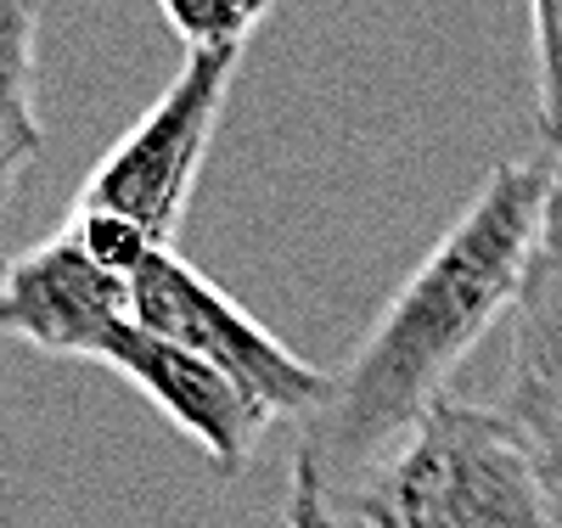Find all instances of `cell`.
Masks as SVG:
<instances>
[{
    "mask_svg": "<svg viewBox=\"0 0 562 528\" xmlns=\"http://www.w3.org/2000/svg\"><path fill=\"white\" fill-rule=\"evenodd\" d=\"M535 40V124L546 153H562V0H529Z\"/></svg>",
    "mask_w": 562,
    "mask_h": 528,
    "instance_id": "obj_11",
    "label": "cell"
},
{
    "mask_svg": "<svg viewBox=\"0 0 562 528\" xmlns=\"http://www.w3.org/2000/svg\"><path fill=\"white\" fill-rule=\"evenodd\" d=\"M130 321V281L90 265L63 231L0 259V338L63 360H102Z\"/></svg>",
    "mask_w": 562,
    "mask_h": 528,
    "instance_id": "obj_5",
    "label": "cell"
},
{
    "mask_svg": "<svg viewBox=\"0 0 562 528\" xmlns=\"http://www.w3.org/2000/svg\"><path fill=\"white\" fill-rule=\"evenodd\" d=\"M338 528H355V523H338Z\"/></svg>",
    "mask_w": 562,
    "mask_h": 528,
    "instance_id": "obj_13",
    "label": "cell"
},
{
    "mask_svg": "<svg viewBox=\"0 0 562 528\" xmlns=\"http://www.w3.org/2000/svg\"><path fill=\"white\" fill-rule=\"evenodd\" d=\"M355 528H562L529 427L473 400H439L355 490Z\"/></svg>",
    "mask_w": 562,
    "mask_h": 528,
    "instance_id": "obj_2",
    "label": "cell"
},
{
    "mask_svg": "<svg viewBox=\"0 0 562 528\" xmlns=\"http://www.w3.org/2000/svg\"><path fill=\"white\" fill-rule=\"evenodd\" d=\"M102 366L119 371L124 382H135V389L209 456V467L220 478H237L248 467L259 434L270 427L214 366H203L198 355H186V349L153 338L140 321H130L119 338L108 344Z\"/></svg>",
    "mask_w": 562,
    "mask_h": 528,
    "instance_id": "obj_6",
    "label": "cell"
},
{
    "mask_svg": "<svg viewBox=\"0 0 562 528\" xmlns=\"http://www.w3.org/2000/svg\"><path fill=\"white\" fill-rule=\"evenodd\" d=\"M130 310L153 338L214 366L265 422H304L333 400V371L293 355L265 321H254L175 248H158L140 265V276L130 281Z\"/></svg>",
    "mask_w": 562,
    "mask_h": 528,
    "instance_id": "obj_3",
    "label": "cell"
},
{
    "mask_svg": "<svg viewBox=\"0 0 562 528\" xmlns=\"http://www.w3.org/2000/svg\"><path fill=\"white\" fill-rule=\"evenodd\" d=\"M57 231L68 236V243H74L90 265H102L108 276H124V281H135L140 265L158 254V243H153V236L140 231L135 220L108 214V209H85V203H74L68 220H63Z\"/></svg>",
    "mask_w": 562,
    "mask_h": 528,
    "instance_id": "obj_10",
    "label": "cell"
},
{
    "mask_svg": "<svg viewBox=\"0 0 562 528\" xmlns=\"http://www.w3.org/2000/svg\"><path fill=\"white\" fill-rule=\"evenodd\" d=\"M40 18L45 0H0V214L18 203L29 169L45 153Z\"/></svg>",
    "mask_w": 562,
    "mask_h": 528,
    "instance_id": "obj_8",
    "label": "cell"
},
{
    "mask_svg": "<svg viewBox=\"0 0 562 528\" xmlns=\"http://www.w3.org/2000/svg\"><path fill=\"white\" fill-rule=\"evenodd\" d=\"M276 0H158L169 34L186 45V57L198 52H243L254 29L270 18Z\"/></svg>",
    "mask_w": 562,
    "mask_h": 528,
    "instance_id": "obj_9",
    "label": "cell"
},
{
    "mask_svg": "<svg viewBox=\"0 0 562 528\" xmlns=\"http://www.w3.org/2000/svg\"><path fill=\"white\" fill-rule=\"evenodd\" d=\"M506 321H512V349H506V389L495 405L512 416L557 411L562 405V153H551V186Z\"/></svg>",
    "mask_w": 562,
    "mask_h": 528,
    "instance_id": "obj_7",
    "label": "cell"
},
{
    "mask_svg": "<svg viewBox=\"0 0 562 528\" xmlns=\"http://www.w3.org/2000/svg\"><path fill=\"white\" fill-rule=\"evenodd\" d=\"M518 422L529 427V439H535V450H540V461H546V478H551V495H557V506H562V405H557V411L518 416Z\"/></svg>",
    "mask_w": 562,
    "mask_h": 528,
    "instance_id": "obj_12",
    "label": "cell"
},
{
    "mask_svg": "<svg viewBox=\"0 0 562 528\" xmlns=\"http://www.w3.org/2000/svg\"><path fill=\"white\" fill-rule=\"evenodd\" d=\"M243 52H198L164 85V96L140 113L119 147L85 175L79 198L85 209H108L135 220L158 248H175L186 225V203L198 191V175L209 164V147L220 135V113L231 79H237Z\"/></svg>",
    "mask_w": 562,
    "mask_h": 528,
    "instance_id": "obj_4",
    "label": "cell"
},
{
    "mask_svg": "<svg viewBox=\"0 0 562 528\" xmlns=\"http://www.w3.org/2000/svg\"><path fill=\"white\" fill-rule=\"evenodd\" d=\"M551 186V153L484 175L371 332L333 371V400L299 422L288 467V528H338L355 490L445 400L450 371L506 321Z\"/></svg>",
    "mask_w": 562,
    "mask_h": 528,
    "instance_id": "obj_1",
    "label": "cell"
}]
</instances>
